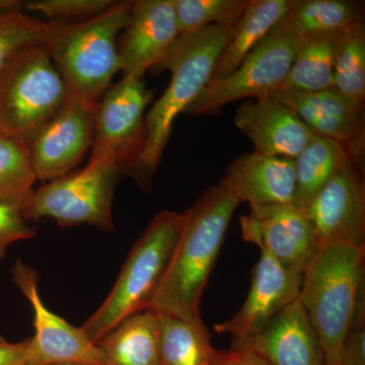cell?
<instances>
[{
    "label": "cell",
    "mask_w": 365,
    "mask_h": 365,
    "mask_svg": "<svg viewBox=\"0 0 365 365\" xmlns=\"http://www.w3.org/2000/svg\"><path fill=\"white\" fill-rule=\"evenodd\" d=\"M36 234L35 228L26 225L20 211L0 204V261L11 244L32 239Z\"/></svg>",
    "instance_id": "obj_31"
},
{
    "label": "cell",
    "mask_w": 365,
    "mask_h": 365,
    "mask_svg": "<svg viewBox=\"0 0 365 365\" xmlns=\"http://www.w3.org/2000/svg\"><path fill=\"white\" fill-rule=\"evenodd\" d=\"M68 97L45 47L23 53L0 72V133L26 143Z\"/></svg>",
    "instance_id": "obj_6"
},
{
    "label": "cell",
    "mask_w": 365,
    "mask_h": 365,
    "mask_svg": "<svg viewBox=\"0 0 365 365\" xmlns=\"http://www.w3.org/2000/svg\"><path fill=\"white\" fill-rule=\"evenodd\" d=\"M53 365H88V364H53Z\"/></svg>",
    "instance_id": "obj_36"
},
{
    "label": "cell",
    "mask_w": 365,
    "mask_h": 365,
    "mask_svg": "<svg viewBox=\"0 0 365 365\" xmlns=\"http://www.w3.org/2000/svg\"><path fill=\"white\" fill-rule=\"evenodd\" d=\"M302 280V273L289 270L268 252L261 251L244 304L232 318L215 326V330L230 334L234 339L258 332L269 319L299 297Z\"/></svg>",
    "instance_id": "obj_16"
},
{
    "label": "cell",
    "mask_w": 365,
    "mask_h": 365,
    "mask_svg": "<svg viewBox=\"0 0 365 365\" xmlns=\"http://www.w3.org/2000/svg\"><path fill=\"white\" fill-rule=\"evenodd\" d=\"M349 158L350 151L345 144L314 135L311 143L294 160V205L304 211L314 197L339 172Z\"/></svg>",
    "instance_id": "obj_22"
},
{
    "label": "cell",
    "mask_w": 365,
    "mask_h": 365,
    "mask_svg": "<svg viewBox=\"0 0 365 365\" xmlns=\"http://www.w3.org/2000/svg\"><path fill=\"white\" fill-rule=\"evenodd\" d=\"M123 177V170L111 158L88 160L83 169L35 190L26 220L52 218L60 227L88 225L112 232L113 201Z\"/></svg>",
    "instance_id": "obj_8"
},
{
    "label": "cell",
    "mask_w": 365,
    "mask_h": 365,
    "mask_svg": "<svg viewBox=\"0 0 365 365\" xmlns=\"http://www.w3.org/2000/svg\"><path fill=\"white\" fill-rule=\"evenodd\" d=\"M174 0H136L119 49L124 76L143 79L179 37Z\"/></svg>",
    "instance_id": "obj_15"
},
{
    "label": "cell",
    "mask_w": 365,
    "mask_h": 365,
    "mask_svg": "<svg viewBox=\"0 0 365 365\" xmlns=\"http://www.w3.org/2000/svg\"><path fill=\"white\" fill-rule=\"evenodd\" d=\"M210 365H269L259 355L248 350H213Z\"/></svg>",
    "instance_id": "obj_33"
},
{
    "label": "cell",
    "mask_w": 365,
    "mask_h": 365,
    "mask_svg": "<svg viewBox=\"0 0 365 365\" xmlns=\"http://www.w3.org/2000/svg\"><path fill=\"white\" fill-rule=\"evenodd\" d=\"M153 96L143 79L131 76H124L108 88L96 112L91 162L111 158L127 176L143 150L144 113Z\"/></svg>",
    "instance_id": "obj_9"
},
{
    "label": "cell",
    "mask_w": 365,
    "mask_h": 365,
    "mask_svg": "<svg viewBox=\"0 0 365 365\" xmlns=\"http://www.w3.org/2000/svg\"><path fill=\"white\" fill-rule=\"evenodd\" d=\"M97 345L104 365H160V314L148 309L131 314Z\"/></svg>",
    "instance_id": "obj_20"
},
{
    "label": "cell",
    "mask_w": 365,
    "mask_h": 365,
    "mask_svg": "<svg viewBox=\"0 0 365 365\" xmlns=\"http://www.w3.org/2000/svg\"><path fill=\"white\" fill-rule=\"evenodd\" d=\"M133 1L79 23L61 21L46 50L72 97L97 111L113 76L121 71L118 34L130 21Z\"/></svg>",
    "instance_id": "obj_4"
},
{
    "label": "cell",
    "mask_w": 365,
    "mask_h": 365,
    "mask_svg": "<svg viewBox=\"0 0 365 365\" xmlns=\"http://www.w3.org/2000/svg\"><path fill=\"white\" fill-rule=\"evenodd\" d=\"M237 21L208 26L180 35L165 58L153 67L158 72L170 71L172 76L162 97L145 115L146 136L143 150L127 173V176L144 191H151L153 177L169 143L175 120L186 112L210 81L218 56L234 32Z\"/></svg>",
    "instance_id": "obj_1"
},
{
    "label": "cell",
    "mask_w": 365,
    "mask_h": 365,
    "mask_svg": "<svg viewBox=\"0 0 365 365\" xmlns=\"http://www.w3.org/2000/svg\"><path fill=\"white\" fill-rule=\"evenodd\" d=\"M232 349L248 350L269 365H325L318 334L299 297L258 332L232 339Z\"/></svg>",
    "instance_id": "obj_14"
},
{
    "label": "cell",
    "mask_w": 365,
    "mask_h": 365,
    "mask_svg": "<svg viewBox=\"0 0 365 365\" xmlns=\"http://www.w3.org/2000/svg\"><path fill=\"white\" fill-rule=\"evenodd\" d=\"M242 235L284 267L304 272L318 247L306 213L294 204L251 207L241 218Z\"/></svg>",
    "instance_id": "obj_13"
},
{
    "label": "cell",
    "mask_w": 365,
    "mask_h": 365,
    "mask_svg": "<svg viewBox=\"0 0 365 365\" xmlns=\"http://www.w3.org/2000/svg\"><path fill=\"white\" fill-rule=\"evenodd\" d=\"M304 37L287 16L227 78L210 81L186 110L191 116L217 114L244 98H270L287 79Z\"/></svg>",
    "instance_id": "obj_7"
},
{
    "label": "cell",
    "mask_w": 365,
    "mask_h": 365,
    "mask_svg": "<svg viewBox=\"0 0 365 365\" xmlns=\"http://www.w3.org/2000/svg\"><path fill=\"white\" fill-rule=\"evenodd\" d=\"M292 0H250L234 32L223 48L210 81H220L237 71L271 31L287 16Z\"/></svg>",
    "instance_id": "obj_21"
},
{
    "label": "cell",
    "mask_w": 365,
    "mask_h": 365,
    "mask_svg": "<svg viewBox=\"0 0 365 365\" xmlns=\"http://www.w3.org/2000/svg\"><path fill=\"white\" fill-rule=\"evenodd\" d=\"M239 204L220 182L182 213L176 248L150 309L189 321L201 319L203 292Z\"/></svg>",
    "instance_id": "obj_2"
},
{
    "label": "cell",
    "mask_w": 365,
    "mask_h": 365,
    "mask_svg": "<svg viewBox=\"0 0 365 365\" xmlns=\"http://www.w3.org/2000/svg\"><path fill=\"white\" fill-rule=\"evenodd\" d=\"M365 317L360 318L346 336L339 365H365Z\"/></svg>",
    "instance_id": "obj_32"
},
{
    "label": "cell",
    "mask_w": 365,
    "mask_h": 365,
    "mask_svg": "<svg viewBox=\"0 0 365 365\" xmlns=\"http://www.w3.org/2000/svg\"><path fill=\"white\" fill-rule=\"evenodd\" d=\"M24 1L20 0H0V13L1 11H21Z\"/></svg>",
    "instance_id": "obj_35"
},
{
    "label": "cell",
    "mask_w": 365,
    "mask_h": 365,
    "mask_svg": "<svg viewBox=\"0 0 365 365\" xmlns=\"http://www.w3.org/2000/svg\"><path fill=\"white\" fill-rule=\"evenodd\" d=\"M334 88L355 104L365 101V26L341 34L334 58Z\"/></svg>",
    "instance_id": "obj_28"
},
{
    "label": "cell",
    "mask_w": 365,
    "mask_h": 365,
    "mask_svg": "<svg viewBox=\"0 0 365 365\" xmlns=\"http://www.w3.org/2000/svg\"><path fill=\"white\" fill-rule=\"evenodd\" d=\"M113 0H35L24 2L23 9L38 11L49 19L95 18L109 11Z\"/></svg>",
    "instance_id": "obj_30"
},
{
    "label": "cell",
    "mask_w": 365,
    "mask_h": 365,
    "mask_svg": "<svg viewBox=\"0 0 365 365\" xmlns=\"http://www.w3.org/2000/svg\"><path fill=\"white\" fill-rule=\"evenodd\" d=\"M365 247L329 244L302 272L299 299L323 349L325 365H339L350 329L365 317Z\"/></svg>",
    "instance_id": "obj_3"
},
{
    "label": "cell",
    "mask_w": 365,
    "mask_h": 365,
    "mask_svg": "<svg viewBox=\"0 0 365 365\" xmlns=\"http://www.w3.org/2000/svg\"><path fill=\"white\" fill-rule=\"evenodd\" d=\"M237 128L255 153L294 160L314 136L299 115L274 98H250L237 109Z\"/></svg>",
    "instance_id": "obj_17"
},
{
    "label": "cell",
    "mask_w": 365,
    "mask_h": 365,
    "mask_svg": "<svg viewBox=\"0 0 365 365\" xmlns=\"http://www.w3.org/2000/svg\"><path fill=\"white\" fill-rule=\"evenodd\" d=\"M287 19L304 37L340 35L364 23V13L360 2L292 0Z\"/></svg>",
    "instance_id": "obj_26"
},
{
    "label": "cell",
    "mask_w": 365,
    "mask_h": 365,
    "mask_svg": "<svg viewBox=\"0 0 365 365\" xmlns=\"http://www.w3.org/2000/svg\"><path fill=\"white\" fill-rule=\"evenodd\" d=\"M220 184L250 208L294 204V160L255 151L245 153L228 165Z\"/></svg>",
    "instance_id": "obj_18"
},
{
    "label": "cell",
    "mask_w": 365,
    "mask_h": 365,
    "mask_svg": "<svg viewBox=\"0 0 365 365\" xmlns=\"http://www.w3.org/2000/svg\"><path fill=\"white\" fill-rule=\"evenodd\" d=\"M276 98L294 110L314 135L350 145L364 139V107L332 88L309 93L277 91Z\"/></svg>",
    "instance_id": "obj_19"
},
{
    "label": "cell",
    "mask_w": 365,
    "mask_h": 365,
    "mask_svg": "<svg viewBox=\"0 0 365 365\" xmlns=\"http://www.w3.org/2000/svg\"><path fill=\"white\" fill-rule=\"evenodd\" d=\"M184 215L163 210L151 220L132 247L111 292L81 327L91 342L98 341L131 314L150 309L169 269Z\"/></svg>",
    "instance_id": "obj_5"
},
{
    "label": "cell",
    "mask_w": 365,
    "mask_h": 365,
    "mask_svg": "<svg viewBox=\"0 0 365 365\" xmlns=\"http://www.w3.org/2000/svg\"><path fill=\"white\" fill-rule=\"evenodd\" d=\"M11 272L14 284L29 300L34 313L36 334L30 338L25 365H104L100 348L88 339L83 329L67 323L45 306L35 269L18 259Z\"/></svg>",
    "instance_id": "obj_10"
},
{
    "label": "cell",
    "mask_w": 365,
    "mask_h": 365,
    "mask_svg": "<svg viewBox=\"0 0 365 365\" xmlns=\"http://www.w3.org/2000/svg\"><path fill=\"white\" fill-rule=\"evenodd\" d=\"M317 247H365V184L361 165L351 158L304 209Z\"/></svg>",
    "instance_id": "obj_11"
},
{
    "label": "cell",
    "mask_w": 365,
    "mask_h": 365,
    "mask_svg": "<svg viewBox=\"0 0 365 365\" xmlns=\"http://www.w3.org/2000/svg\"><path fill=\"white\" fill-rule=\"evenodd\" d=\"M30 338L11 343L0 336V365H25Z\"/></svg>",
    "instance_id": "obj_34"
},
{
    "label": "cell",
    "mask_w": 365,
    "mask_h": 365,
    "mask_svg": "<svg viewBox=\"0 0 365 365\" xmlns=\"http://www.w3.org/2000/svg\"><path fill=\"white\" fill-rule=\"evenodd\" d=\"M249 2L250 0H174L179 34L237 21Z\"/></svg>",
    "instance_id": "obj_29"
},
{
    "label": "cell",
    "mask_w": 365,
    "mask_h": 365,
    "mask_svg": "<svg viewBox=\"0 0 365 365\" xmlns=\"http://www.w3.org/2000/svg\"><path fill=\"white\" fill-rule=\"evenodd\" d=\"M158 312V311H157ZM160 365H210L215 348L202 319L160 313Z\"/></svg>",
    "instance_id": "obj_23"
},
{
    "label": "cell",
    "mask_w": 365,
    "mask_h": 365,
    "mask_svg": "<svg viewBox=\"0 0 365 365\" xmlns=\"http://www.w3.org/2000/svg\"><path fill=\"white\" fill-rule=\"evenodd\" d=\"M37 180L28 144L0 133V204L16 209L26 218Z\"/></svg>",
    "instance_id": "obj_25"
},
{
    "label": "cell",
    "mask_w": 365,
    "mask_h": 365,
    "mask_svg": "<svg viewBox=\"0 0 365 365\" xmlns=\"http://www.w3.org/2000/svg\"><path fill=\"white\" fill-rule=\"evenodd\" d=\"M340 35L307 37L295 55L282 88L278 91L309 93L332 88L334 58Z\"/></svg>",
    "instance_id": "obj_24"
},
{
    "label": "cell",
    "mask_w": 365,
    "mask_h": 365,
    "mask_svg": "<svg viewBox=\"0 0 365 365\" xmlns=\"http://www.w3.org/2000/svg\"><path fill=\"white\" fill-rule=\"evenodd\" d=\"M96 112L69 93L59 111L26 141L38 180L66 176L83 160L93 144Z\"/></svg>",
    "instance_id": "obj_12"
},
{
    "label": "cell",
    "mask_w": 365,
    "mask_h": 365,
    "mask_svg": "<svg viewBox=\"0 0 365 365\" xmlns=\"http://www.w3.org/2000/svg\"><path fill=\"white\" fill-rule=\"evenodd\" d=\"M61 21L37 20L21 11L0 13V72L16 57L46 47Z\"/></svg>",
    "instance_id": "obj_27"
}]
</instances>
